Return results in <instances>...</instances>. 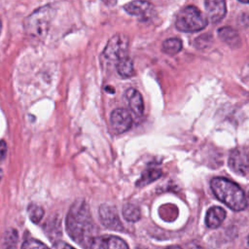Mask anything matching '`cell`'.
<instances>
[{"instance_id":"1","label":"cell","mask_w":249,"mask_h":249,"mask_svg":"<svg viewBox=\"0 0 249 249\" xmlns=\"http://www.w3.org/2000/svg\"><path fill=\"white\" fill-rule=\"evenodd\" d=\"M66 231L68 235L79 245L89 248L94 237L95 226L91 218L89 207L84 199L76 200L66 216Z\"/></svg>"},{"instance_id":"2","label":"cell","mask_w":249,"mask_h":249,"mask_svg":"<svg viewBox=\"0 0 249 249\" xmlns=\"http://www.w3.org/2000/svg\"><path fill=\"white\" fill-rule=\"evenodd\" d=\"M211 189L215 196L233 211H241L245 208V194L234 182L226 178L216 177L211 181Z\"/></svg>"},{"instance_id":"3","label":"cell","mask_w":249,"mask_h":249,"mask_svg":"<svg viewBox=\"0 0 249 249\" xmlns=\"http://www.w3.org/2000/svg\"><path fill=\"white\" fill-rule=\"evenodd\" d=\"M207 25L205 16L195 6H187L182 9L175 19V26L182 32H196Z\"/></svg>"},{"instance_id":"4","label":"cell","mask_w":249,"mask_h":249,"mask_svg":"<svg viewBox=\"0 0 249 249\" xmlns=\"http://www.w3.org/2000/svg\"><path fill=\"white\" fill-rule=\"evenodd\" d=\"M53 12L51 6H43L34 11L25 18V31L33 37L44 36L50 28Z\"/></svg>"},{"instance_id":"5","label":"cell","mask_w":249,"mask_h":249,"mask_svg":"<svg viewBox=\"0 0 249 249\" xmlns=\"http://www.w3.org/2000/svg\"><path fill=\"white\" fill-rule=\"evenodd\" d=\"M127 53L128 38L124 34H117L108 41L102 53V56L106 63L116 66L121 59L127 56Z\"/></svg>"},{"instance_id":"6","label":"cell","mask_w":249,"mask_h":249,"mask_svg":"<svg viewBox=\"0 0 249 249\" xmlns=\"http://www.w3.org/2000/svg\"><path fill=\"white\" fill-rule=\"evenodd\" d=\"M229 166L237 175L244 176L249 171V156L242 148L233 149L229 157Z\"/></svg>"},{"instance_id":"7","label":"cell","mask_w":249,"mask_h":249,"mask_svg":"<svg viewBox=\"0 0 249 249\" xmlns=\"http://www.w3.org/2000/svg\"><path fill=\"white\" fill-rule=\"evenodd\" d=\"M99 218L101 224L113 231H123V225L119 218V214L117 208L113 205L109 204H102L99 207Z\"/></svg>"},{"instance_id":"8","label":"cell","mask_w":249,"mask_h":249,"mask_svg":"<svg viewBox=\"0 0 249 249\" xmlns=\"http://www.w3.org/2000/svg\"><path fill=\"white\" fill-rule=\"evenodd\" d=\"M110 124L116 133H124L131 127L132 118L127 110L117 108L111 113Z\"/></svg>"},{"instance_id":"9","label":"cell","mask_w":249,"mask_h":249,"mask_svg":"<svg viewBox=\"0 0 249 249\" xmlns=\"http://www.w3.org/2000/svg\"><path fill=\"white\" fill-rule=\"evenodd\" d=\"M124 9L129 15L138 17L140 19H148L152 18L155 9L152 3L146 0H134L126 3Z\"/></svg>"},{"instance_id":"10","label":"cell","mask_w":249,"mask_h":249,"mask_svg":"<svg viewBox=\"0 0 249 249\" xmlns=\"http://www.w3.org/2000/svg\"><path fill=\"white\" fill-rule=\"evenodd\" d=\"M89 248H96V249H126L128 245L120 237L115 235H101L94 236Z\"/></svg>"},{"instance_id":"11","label":"cell","mask_w":249,"mask_h":249,"mask_svg":"<svg viewBox=\"0 0 249 249\" xmlns=\"http://www.w3.org/2000/svg\"><path fill=\"white\" fill-rule=\"evenodd\" d=\"M205 10L211 21L217 23L226 16V0H205Z\"/></svg>"},{"instance_id":"12","label":"cell","mask_w":249,"mask_h":249,"mask_svg":"<svg viewBox=\"0 0 249 249\" xmlns=\"http://www.w3.org/2000/svg\"><path fill=\"white\" fill-rule=\"evenodd\" d=\"M125 97L132 113L137 117H141L144 112V103L140 92L135 89H128L125 92Z\"/></svg>"},{"instance_id":"13","label":"cell","mask_w":249,"mask_h":249,"mask_svg":"<svg viewBox=\"0 0 249 249\" xmlns=\"http://www.w3.org/2000/svg\"><path fill=\"white\" fill-rule=\"evenodd\" d=\"M226 218V211L222 207L213 206L209 208L206 214L205 223L210 229H216L222 225Z\"/></svg>"},{"instance_id":"14","label":"cell","mask_w":249,"mask_h":249,"mask_svg":"<svg viewBox=\"0 0 249 249\" xmlns=\"http://www.w3.org/2000/svg\"><path fill=\"white\" fill-rule=\"evenodd\" d=\"M219 38L231 48L240 46V37L238 32L230 26H224L218 30Z\"/></svg>"},{"instance_id":"15","label":"cell","mask_w":249,"mask_h":249,"mask_svg":"<svg viewBox=\"0 0 249 249\" xmlns=\"http://www.w3.org/2000/svg\"><path fill=\"white\" fill-rule=\"evenodd\" d=\"M116 68H117L119 75L122 76L123 78H129L134 74L133 63H132V60L128 56L121 59L116 64Z\"/></svg>"},{"instance_id":"16","label":"cell","mask_w":249,"mask_h":249,"mask_svg":"<svg viewBox=\"0 0 249 249\" xmlns=\"http://www.w3.org/2000/svg\"><path fill=\"white\" fill-rule=\"evenodd\" d=\"M161 50L164 53L169 55H174L182 50V42L178 38L166 39L161 46Z\"/></svg>"},{"instance_id":"17","label":"cell","mask_w":249,"mask_h":249,"mask_svg":"<svg viewBox=\"0 0 249 249\" xmlns=\"http://www.w3.org/2000/svg\"><path fill=\"white\" fill-rule=\"evenodd\" d=\"M123 216L128 222H136L140 219L141 212L138 206L127 202L123 207Z\"/></svg>"},{"instance_id":"18","label":"cell","mask_w":249,"mask_h":249,"mask_svg":"<svg viewBox=\"0 0 249 249\" xmlns=\"http://www.w3.org/2000/svg\"><path fill=\"white\" fill-rule=\"evenodd\" d=\"M27 212L30 220L35 224H38L44 216V209L41 206L34 203H31L28 205Z\"/></svg>"},{"instance_id":"19","label":"cell","mask_w":249,"mask_h":249,"mask_svg":"<svg viewBox=\"0 0 249 249\" xmlns=\"http://www.w3.org/2000/svg\"><path fill=\"white\" fill-rule=\"evenodd\" d=\"M161 175V172L160 169H150L143 173L140 180L137 182V186H143L151 183L152 181H155Z\"/></svg>"},{"instance_id":"20","label":"cell","mask_w":249,"mask_h":249,"mask_svg":"<svg viewBox=\"0 0 249 249\" xmlns=\"http://www.w3.org/2000/svg\"><path fill=\"white\" fill-rule=\"evenodd\" d=\"M18 239V236L17 231L11 229V230L7 231L4 234L3 246L4 247H15V246H17Z\"/></svg>"},{"instance_id":"21","label":"cell","mask_w":249,"mask_h":249,"mask_svg":"<svg viewBox=\"0 0 249 249\" xmlns=\"http://www.w3.org/2000/svg\"><path fill=\"white\" fill-rule=\"evenodd\" d=\"M22 248H25V249H31V248H45L47 247L46 244L36 240V239H27L26 241H24L21 245Z\"/></svg>"},{"instance_id":"22","label":"cell","mask_w":249,"mask_h":249,"mask_svg":"<svg viewBox=\"0 0 249 249\" xmlns=\"http://www.w3.org/2000/svg\"><path fill=\"white\" fill-rule=\"evenodd\" d=\"M7 154V144L4 140L0 141V160H4Z\"/></svg>"},{"instance_id":"23","label":"cell","mask_w":249,"mask_h":249,"mask_svg":"<svg viewBox=\"0 0 249 249\" xmlns=\"http://www.w3.org/2000/svg\"><path fill=\"white\" fill-rule=\"evenodd\" d=\"M53 247H56V248H63V247H67V248H72V246L71 245H69V244H66V243H62V242H58V243H56V244H53Z\"/></svg>"},{"instance_id":"24","label":"cell","mask_w":249,"mask_h":249,"mask_svg":"<svg viewBox=\"0 0 249 249\" xmlns=\"http://www.w3.org/2000/svg\"><path fill=\"white\" fill-rule=\"evenodd\" d=\"M240 1L241 3H245V4H249V0H238Z\"/></svg>"},{"instance_id":"25","label":"cell","mask_w":249,"mask_h":249,"mask_svg":"<svg viewBox=\"0 0 249 249\" xmlns=\"http://www.w3.org/2000/svg\"><path fill=\"white\" fill-rule=\"evenodd\" d=\"M1 30H2V21H1V18H0V33H1Z\"/></svg>"},{"instance_id":"26","label":"cell","mask_w":249,"mask_h":249,"mask_svg":"<svg viewBox=\"0 0 249 249\" xmlns=\"http://www.w3.org/2000/svg\"><path fill=\"white\" fill-rule=\"evenodd\" d=\"M2 176H3V173H2V170L0 169V181H1V179H2Z\"/></svg>"},{"instance_id":"27","label":"cell","mask_w":249,"mask_h":249,"mask_svg":"<svg viewBox=\"0 0 249 249\" xmlns=\"http://www.w3.org/2000/svg\"><path fill=\"white\" fill-rule=\"evenodd\" d=\"M248 245H249V236H248Z\"/></svg>"}]
</instances>
